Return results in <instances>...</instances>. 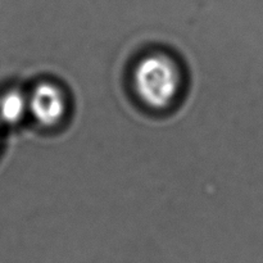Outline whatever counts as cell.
I'll return each mask as SVG.
<instances>
[{"label":"cell","mask_w":263,"mask_h":263,"mask_svg":"<svg viewBox=\"0 0 263 263\" xmlns=\"http://www.w3.org/2000/svg\"><path fill=\"white\" fill-rule=\"evenodd\" d=\"M28 97V116L41 127L58 126L68 112V99L59 85L44 81L36 85Z\"/></svg>","instance_id":"obj_2"},{"label":"cell","mask_w":263,"mask_h":263,"mask_svg":"<svg viewBox=\"0 0 263 263\" xmlns=\"http://www.w3.org/2000/svg\"><path fill=\"white\" fill-rule=\"evenodd\" d=\"M133 86L145 107L154 110L167 109L181 92V69L167 54H146L134 67Z\"/></svg>","instance_id":"obj_1"},{"label":"cell","mask_w":263,"mask_h":263,"mask_svg":"<svg viewBox=\"0 0 263 263\" xmlns=\"http://www.w3.org/2000/svg\"><path fill=\"white\" fill-rule=\"evenodd\" d=\"M28 116V97L18 90H9L0 97V122L17 125Z\"/></svg>","instance_id":"obj_3"}]
</instances>
